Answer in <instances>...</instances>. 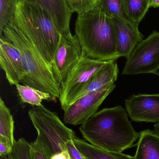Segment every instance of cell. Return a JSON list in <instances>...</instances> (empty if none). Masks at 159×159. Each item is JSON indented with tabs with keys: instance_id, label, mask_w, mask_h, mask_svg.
I'll return each instance as SVG.
<instances>
[{
	"instance_id": "obj_7",
	"label": "cell",
	"mask_w": 159,
	"mask_h": 159,
	"mask_svg": "<svg viewBox=\"0 0 159 159\" xmlns=\"http://www.w3.org/2000/svg\"><path fill=\"white\" fill-rule=\"evenodd\" d=\"M122 71V75L141 74L158 75L159 70V32L154 31L146 39L141 41L129 57Z\"/></svg>"
},
{
	"instance_id": "obj_14",
	"label": "cell",
	"mask_w": 159,
	"mask_h": 159,
	"mask_svg": "<svg viewBox=\"0 0 159 159\" xmlns=\"http://www.w3.org/2000/svg\"><path fill=\"white\" fill-rule=\"evenodd\" d=\"M119 72V70L116 61H106L93 75L87 85L77 95L72 102L82 96L99 89L107 84L115 83L117 80Z\"/></svg>"
},
{
	"instance_id": "obj_15",
	"label": "cell",
	"mask_w": 159,
	"mask_h": 159,
	"mask_svg": "<svg viewBox=\"0 0 159 159\" xmlns=\"http://www.w3.org/2000/svg\"><path fill=\"white\" fill-rule=\"evenodd\" d=\"M139 133L134 159H159V134L150 129Z\"/></svg>"
},
{
	"instance_id": "obj_34",
	"label": "cell",
	"mask_w": 159,
	"mask_h": 159,
	"mask_svg": "<svg viewBox=\"0 0 159 159\" xmlns=\"http://www.w3.org/2000/svg\"></svg>"
},
{
	"instance_id": "obj_11",
	"label": "cell",
	"mask_w": 159,
	"mask_h": 159,
	"mask_svg": "<svg viewBox=\"0 0 159 159\" xmlns=\"http://www.w3.org/2000/svg\"><path fill=\"white\" fill-rule=\"evenodd\" d=\"M115 31L117 48L120 57L128 59L144 36L138 30L139 25L124 16L111 17Z\"/></svg>"
},
{
	"instance_id": "obj_1",
	"label": "cell",
	"mask_w": 159,
	"mask_h": 159,
	"mask_svg": "<svg viewBox=\"0 0 159 159\" xmlns=\"http://www.w3.org/2000/svg\"><path fill=\"white\" fill-rule=\"evenodd\" d=\"M79 130L85 140L92 145L115 153H122L133 147L140 135L121 106L97 112L81 125Z\"/></svg>"
},
{
	"instance_id": "obj_28",
	"label": "cell",
	"mask_w": 159,
	"mask_h": 159,
	"mask_svg": "<svg viewBox=\"0 0 159 159\" xmlns=\"http://www.w3.org/2000/svg\"><path fill=\"white\" fill-rule=\"evenodd\" d=\"M150 7L159 8V0H150Z\"/></svg>"
},
{
	"instance_id": "obj_4",
	"label": "cell",
	"mask_w": 159,
	"mask_h": 159,
	"mask_svg": "<svg viewBox=\"0 0 159 159\" xmlns=\"http://www.w3.org/2000/svg\"><path fill=\"white\" fill-rule=\"evenodd\" d=\"M15 45L20 51L26 75L22 85H27L49 93L55 99L59 98L60 86L46 62L36 48L21 32L13 18L4 27L1 36Z\"/></svg>"
},
{
	"instance_id": "obj_31",
	"label": "cell",
	"mask_w": 159,
	"mask_h": 159,
	"mask_svg": "<svg viewBox=\"0 0 159 159\" xmlns=\"http://www.w3.org/2000/svg\"><path fill=\"white\" fill-rule=\"evenodd\" d=\"M158 75L159 77V73H158Z\"/></svg>"
},
{
	"instance_id": "obj_20",
	"label": "cell",
	"mask_w": 159,
	"mask_h": 159,
	"mask_svg": "<svg viewBox=\"0 0 159 159\" xmlns=\"http://www.w3.org/2000/svg\"><path fill=\"white\" fill-rule=\"evenodd\" d=\"M18 0H0V35L4 27L14 17Z\"/></svg>"
},
{
	"instance_id": "obj_9",
	"label": "cell",
	"mask_w": 159,
	"mask_h": 159,
	"mask_svg": "<svg viewBox=\"0 0 159 159\" xmlns=\"http://www.w3.org/2000/svg\"><path fill=\"white\" fill-rule=\"evenodd\" d=\"M82 54V48L76 35H72L71 32L62 34L52 65V72L60 86Z\"/></svg>"
},
{
	"instance_id": "obj_18",
	"label": "cell",
	"mask_w": 159,
	"mask_h": 159,
	"mask_svg": "<svg viewBox=\"0 0 159 159\" xmlns=\"http://www.w3.org/2000/svg\"><path fill=\"white\" fill-rule=\"evenodd\" d=\"M124 16L139 25L150 7V0H121Z\"/></svg>"
},
{
	"instance_id": "obj_12",
	"label": "cell",
	"mask_w": 159,
	"mask_h": 159,
	"mask_svg": "<svg viewBox=\"0 0 159 159\" xmlns=\"http://www.w3.org/2000/svg\"><path fill=\"white\" fill-rule=\"evenodd\" d=\"M0 64L10 85L19 84L27 75L20 51L3 36L0 37Z\"/></svg>"
},
{
	"instance_id": "obj_13",
	"label": "cell",
	"mask_w": 159,
	"mask_h": 159,
	"mask_svg": "<svg viewBox=\"0 0 159 159\" xmlns=\"http://www.w3.org/2000/svg\"><path fill=\"white\" fill-rule=\"evenodd\" d=\"M36 4L50 16L61 34L70 33L72 10L68 0H18Z\"/></svg>"
},
{
	"instance_id": "obj_3",
	"label": "cell",
	"mask_w": 159,
	"mask_h": 159,
	"mask_svg": "<svg viewBox=\"0 0 159 159\" xmlns=\"http://www.w3.org/2000/svg\"><path fill=\"white\" fill-rule=\"evenodd\" d=\"M13 19L52 67L62 34L48 13L39 5L19 2Z\"/></svg>"
},
{
	"instance_id": "obj_32",
	"label": "cell",
	"mask_w": 159,
	"mask_h": 159,
	"mask_svg": "<svg viewBox=\"0 0 159 159\" xmlns=\"http://www.w3.org/2000/svg\"><path fill=\"white\" fill-rule=\"evenodd\" d=\"M68 1H69V0H68Z\"/></svg>"
},
{
	"instance_id": "obj_33",
	"label": "cell",
	"mask_w": 159,
	"mask_h": 159,
	"mask_svg": "<svg viewBox=\"0 0 159 159\" xmlns=\"http://www.w3.org/2000/svg\"><path fill=\"white\" fill-rule=\"evenodd\" d=\"M71 159V158H70V159Z\"/></svg>"
},
{
	"instance_id": "obj_26",
	"label": "cell",
	"mask_w": 159,
	"mask_h": 159,
	"mask_svg": "<svg viewBox=\"0 0 159 159\" xmlns=\"http://www.w3.org/2000/svg\"><path fill=\"white\" fill-rule=\"evenodd\" d=\"M13 148L3 143L0 142V157H4L9 154H12Z\"/></svg>"
},
{
	"instance_id": "obj_27",
	"label": "cell",
	"mask_w": 159,
	"mask_h": 159,
	"mask_svg": "<svg viewBox=\"0 0 159 159\" xmlns=\"http://www.w3.org/2000/svg\"><path fill=\"white\" fill-rule=\"evenodd\" d=\"M71 158L68 153H61L54 154L50 159H69Z\"/></svg>"
},
{
	"instance_id": "obj_22",
	"label": "cell",
	"mask_w": 159,
	"mask_h": 159,
	"mask_svg": "<svg viewBox=\"0 0 159 159\" xmlns=\"http://www.w3.org/2000/svg\"><path fill=\"white\" fill-rule=\"evenodd\" d=\"M30 154L32 159H50L52 156L40 138L37 136L36 140L30 143Z\"/></svg>"
},
{
	"instance_id": "obj_23",
	"label": "cell",
	"mask_w": 159,
	"mask_h": 159,
	"mask_svg": "<svg viewBox=\"0 0 159 159\" xmlns=\"http://www.w3.org/2000/svg\"><path fill=\"white\" fill-rule=\"evenodd\" d=\"M12 154L15 159H32L30 145L22 137L15 142Z\"/></svg>"
},
{
	"instance_id": "obj_29",
	"label": "cell",
	"mask_w": 159,
	"mask_h": 159,
	"mask_svg": "<svg viewBox=\"0 0 159 159\" xmlns=\"http://www.w3.org/2000/svg\"><path fill=\"white\" fill-rule=\"evenodd\" d=\"M1 159H15L12 154H9L4 157H1Z\"/></svg>"
},
{
	"instance_id": "obj_6",
	"label": "cell",
	"mask_w": 159,
	"mask_h": 159,
	"mask_svg": "<svg viewBox=\"0 0 159 159\" xmlns=\"http://www.w3.org/2000/svg\"><path fill=\"white\" fill-rule=\"evenodd\" d=\"M106 61L90 58L83 51L81 58L60 85L59 100L63 111L87 86L95 72Z\"/></svg>"
},
{
	"instance_id": "obj_25",
	"label": "cell",
	"mask_w": 159,
	"mask_h": 159,
	"mask_svg": "<svg viewBox=\"0 0 159 159\" xmlns=\"http://www.w3.org/2000/svg\"><path fill=\"white\" fill-rule=\"evenodd\" d=\"M73 140L68 141L66 145L70 158L72 159H84L81 153L76 147Z\"/></svg>"
},
{
	"instance_id": "obj_2",
	"label": "cell",
	"mask_w": 159,
	"mask_h": 159,
	"mask_svg": "<svg viewBox=\"0 0 159 159\" xmlns=\"http://www.w3.org/2000/svg\"><path fill=\"white\" fill-rule=\"evenodd\" d=\"M75 33L82 51L88 57L105 61L120 57L112 18L97 3L89 11L78 15Z\"/></svg>"
},
{
	"instance_id": "obj_5",
	"label": "cell",
	"mask_w": 159,
	"mask_h": 159,
	"mask_svg": "<svg viewBox=\"0 0 159 159\" xmlns=\"http://www.w3.org/2000/svg\"><path fill=\"white\" fill-rule=\"evenodd\" d=\"M29 117L37 133V136L51 152L54 154L68 153L67 143L73 140L75 133L60 119L55 112L44 106H34L29 109Z\"/></svg>"
},
{
	"instance_id": "obj_21",
	"label": "cell",
	"mask_w": 159,
	"mask_h": 159,
	"mask_svg": "<svg viewBox=\"0 0 159 159\" xmlns=\"http://www.w3.org/2000/svg\"><path fill=\"white\" fill-rule=\"evenodd\" d=\"M97 4L111 17L116 16H124L121 0H97Z\"/></svg>"
},
{
	"instance_id": "obj_16",
	"label": "cell",
	"mask_w": 159,
	"mask_h": 159,
	"mask_svg": "<svg viewBox=\"0 0 159 159\" xmlns=\"http://www.w3.org/2000/svg\"><path fill=\"white\" fill-rule=\"evenodd\" d=\"M75 145L84 159H134V157L122 153H115L98 148L76 136Z\"/></svg>"
},
{
	"instance_id": "obj_17",
	"label": "cell",
	"mask_w": 159,
	"mask_h": 159,
	"mask_svg": "<svg viewBox=\"0 0 159 159\" xmlns=\"http://www.w3.org/2000/svg\"><path fill=\"white\" fill-rule=\"evenodd\" d=\"M14 120L9 108L0 98V142L13 148L14 139Z\"/></svg>"
},
{
	"instance_id": "obj_24",
	"label": "cell",
	"mask_w": 159,
	"mask_h": 159,
	"mask_svg": "<svg viewBox=\"0 0 159 159\" xmlns=\"http://www.w3.org/2000/svg\"><path fill=\"white\" fill-rule=\"evenodd\" d=\"M97 3V0H69L72 12L81 15L92 9Z\"/></svg>"
},
{
	"instance_id": "obj_10",
	"label": "cell",
	"mask_w": 159,
	"mask_h": 159,
	"mask_svg": "<svg viewBox=\"0 0 159 159\" xmlns=\"http://www.w3.org/2000/svg\"><path fill=\"white\" fill-rule=\"evenodd\" d=\"M125 106L133 121L159 122V94H133L125 100Z\"/></svg>"
},
{
	"instance_id": "obj_8",
	"label": "cell",
	"mask_w": 159,
	"mask_h": 159,
	"mask_svg": "<svg viewBox=\"0 0 159 159\" xmlns=\"http://www.w3.org/2000/svg\"><path fill=\"white\" fill-rule=\"evenodd\" d=\"M115 87V82L109 83L76 100L64 111V123L75 126L85 123L98 112L103 102Z\"/></svg>"
},
{
	"instance_id": "obj_30",
	"label": "cell",
	"mask_w": 159,
	"mask_h": 159,
	"mask_svg": "<svg viewBox=\"0 0 159 159\" xmlns=\"http://www.w3.org/2000/svg\"><path fill=\"white\" fill-rule=\"evenodd\" d=\"M154 130L159 134V122L156 123L154 125Z\"/></svg>"
},
{
	"instance_id": "obj_19",
	"label": "cell",
	"mask_w": 159,
	"mask_h": 159,
	"mask_svg": "<svg viewBox=\"0 0 159 159\" xmlns=\"http://www.w3.org/2000/svg\"><path fill=\"white\" fill-rule=\"evenodd\" d=\"M17 90L21 100L23 102L30 104L33 106L41 107L44 100H56L49 93L42 91L27 85L16 84Z\"/></svg>"
}]
</instances>
